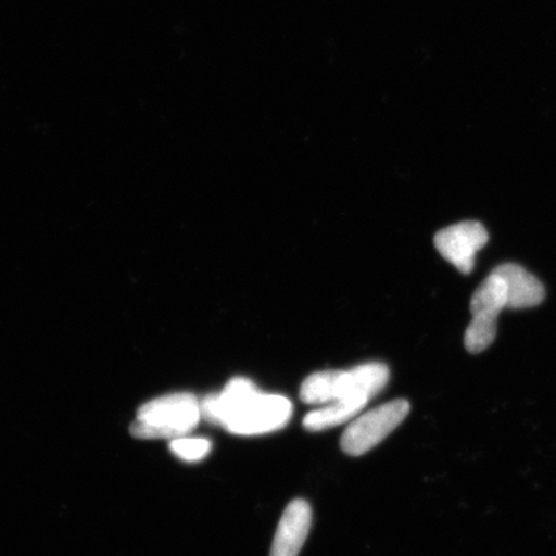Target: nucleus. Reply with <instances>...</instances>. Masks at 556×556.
Masks as SVG:
<instances>
[{
	"label": "nucleus",
	"mask_w": 556,
	"mask_h": 556,
	"mask_svg": "<svg viewBox=\"0 0 556 556\" xmlns=\"http://www.w3.org/2000/svg\"><path fill=\"white\" fill-rule=\"evenodd\" d=\"M201 417L236 435H261L288 426L293 403L283 395L264 394L252 380L235 378L224 391L200 402Z\"/></svg>",
	"instance_id": "f257e3e1"
},
{
	"label": "nucleus",
	"mask_w": 556,
	"mask_h": 556,
	"mask_svg": "<svg viewBox=\"0 0 556 556\" xmlns=\"http://www.w3.org/2000/svg\"><path fill=\"white\" fill-rule=\"evenodd\" d=\"M312 526L311 505L305 500H293L278 523L269 556H298Z\"/></svg>",
	"instance_id": "423d86ee"
},
{
	"label": "nucleus",
	"mask_w": 556,
	"mask_h": 556,
	"mask_svg": "<svg viewBox=\"0 0 556 556\" xmlns=\"http://www.w3.org/2000/svg\"><path fill=\"white\" fill-rule=\"evenodd\" d=\"M169 448L182 462L199 463L211 454L213 444L206 438L180 437L170 441Z\"/></svg>",
	"instance_id": "9d476101"
},
{
	"label": "nucleus",
	"mask_w": 556,
	"mask_h": 556,
	"mask_svg": "<svg viewBox=\"0 0 556 556\" xmlns=\"http://www.w3.org/2000/svg\"><path fill=\"white\" fill-rule=\"evenodd\" d=\"M493 273L504 281L507 309L532 308L544 302V285L519 264L505 263L493 269Z\"/></svg>",
	"instance_id": "0eeeda50"
},
{
	"label": "nucleus",
	"mask_w": 556,
	"mask_h": 556,
	"mask_svg": "<svg viewBox=\"0 0 556 556\" xmlns=\"http://www.w3.org/2000/svg\"><path fill=\"white\" fill-rule=\"evenodd\" d=\"M363 407L352 403L333 402L305 415L303 427L308 432H323V430L342 426L351 421L354 416L363 412Z\"/></svg>",
	"instance_id": "1a4fd4ad"
},
{
	"label": "nucleus",
	"mask_w": 556,
	"mask_h": 556,
	"mask_svg": "<svg viewBox=\"0 0 556 556\" xmlns=\"http://www.w3.org/2000/svg\"><path fill=\"white\" fill-rule=\"evenodd\" d=\"M201 419L200 402L192 393H173L144 403L131 422L137 440H177L190 434Z\"/></svg>",
	"instance_id": "7ed1b4c3"
},
{
	"label": "nucleus",
	"mask_w": 556,
	"mask_h": 556,
	"mask_svg": "<svg viewBox=\"0 0 556 556\" xmlns=\"http://www.w3.org/2000/svg\"><path fill=\"white\" fill-rule=\"evenodd\" d=\"M409 409L408 401L394 400L361 415L345 429L340 446L350 456L367 454L405 421Z\"/></svg>",
	"instance_id": "20e7f679"
},
{
	"label": "nucleus",
	"mask_w": 556,
	"mask_h": 556,
	"mask_svg": "<svg viewBox=\"0 0 556 556\" xmlns=\"http://www.w3.org/2000/svg\"><path fill=\"white\" fill-rule=\"evenodd\" d=\"M384 364L370 363L351 370H325L309 375L301 387V400L307 405L352 403L363 408L384 389L389 381Z\"/></svg>",
	"instance_id": "f03ea898"
},
{
	"label": "nucleus",
	"mask_w": 556,
	"mask_h": 556,
	"mask_svg": "<svg viewBox=\"0 0 556 556\" xmlns=\"http://www.w3.org/2000/svg\"><path fill=\"white\" fill-rule=\"evenodd\" d=\"M485 227L477 220H465L443 228L434 238L438 252L464 275L475 268L476 255L489 242Z\"/></svg>",
	"instance_id": "39448f33"
},
{
	"label": "nucleus",
	"mask_w": 556,
	"mask_h": 556,
	"mask_svg": "<svg viewBox=\"0 0 556 556\" xmlns=\"http://www.w3.org/2000/svg\"><path fill=\"white\" fill-rule=\"evenodd\" d=\"M505 308H507V296L504 281L497 274L492 273L479 285L476 293L471 296L472 318L497 324L498 315Z\"/></svg>",
	"instance_id": "6e6552de"
}]
</instances>
